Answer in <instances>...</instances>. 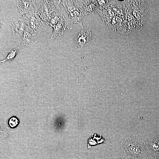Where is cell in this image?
Segmentation results:
<instances>
[{
    "instance_id": "7",
    "label": "cell",
    "mask_w": 159,
    "mask_h": 159,
    "mask_svg": "<svg viewBox=\"0 0 159 159\" xmlns=\"http://www.w3.org/2000/svg\"><path fill=\"white\" fill-rule=\"evenodd\" d=\"M77 6L84 16L96 11L97 1H76Z\"/></svg>"
},
{
    "instance_id": "6",
    "label": "cell",
    "mask_w": 159,
    "mask_h": 159,
    "mask_svg": "<svg viewBox=\"0 0 159 159\" xmlns=\"http://www.w3.org/2000/svg\"><path fill=\"white\" fill-rule=\"evenodd\" d=\"M145 147L147 156H159V136H154L145 141Z\"/></svg>"
},
{
    "instance_id": "2",
    "label": "cell",
    "mask_w": 159,
    "mask_h": 159,
    "mask_svg": "<svg viewBox=\"0 0 159 159\" xmlns=\"http://www.w3.org/2000/svg\"><path fill=\"white\" fill-rule=\"evenodd\" d=\"M60 2L69 15L68 29H71L73 26L78 25L82 27V24L84 16L78 8L76 1L63 0L61 1Z\"/></svg>"
},
{
    "instance_id": "1",
    "label": "cell",
    "mask_w": 159,
    "mask_h": 159,
    "mask_svg": "<svg viewBox=\"0 0 159 159\" xmlns=\"http://www.w3.org/2000/svg\"><path fill=\"white\" fill-rule=\"evenodd\" d=\"M123 153L137 159H146L145 141L136 134L130 135L123 139L120 143Z\"/></svg>"
},
{
    "instance_id": "10",
    "label": "cell",
    "mask_w": 159,
    "mask_h": 159,
    "mask_svg": "<svg viewBox=\"0 0 159 159\" xmlns=\"http://www.w3.org/2000/svg\"><path fill=\"white\" fill-rule=\"evenodd\" d=\"M118 158V159H137L127 155L123 153L119 155Z\"/></svg>"
},
{
    "instance_id": "11",
    "label": "cell",
    "mask_w": 159,
    "mask_h": 159,
    "mask_svg": "<svg viewBox=\"0 0 159 159\" xmlns=\"http://www.w3.org/2000/svg\"><path fill=\"white\" fill-rule=\"evenodd\" d=\"M146 159H159V156L150 157L147 156V158Z\"/></svg>"
},
{
    "instance_id": "4",
    "label": "cell",
    "mask_w": 159,
    "mask_h": 159,
    "mask_svg": "<svg viewBox=\"0 0 159 159\" xmlns=\"http://www.w3.org/2000/svg\"><path fill=\"white\" fill-rule=\"evenodd\" d=\"M34 0L17 1V5L20 13L26 18H29L34 14L36 8Z\"/></svg>"
},
{
    "instance_id": "9",
    "label": "cell",
    "mask_w": 159,
    "mask_h": 159,
    "mask_svg": "<svg viewBox=\"0 0 159 159\" xmlns=\"http://www.w3.org/2000/svg\"><path fill=\"white\" fill-rule=\"evenodd\" d=\"M19 123V120L15 116L11 117L9 118L8 121L9 126L12 128L16 127Z\"/></svg>"
},
{
    "instance_id": "5",
    "label": "cell",
    "mask_w": 159,
    "mask_h": 159,
    "mask_svg": "<svg viewBox=\"0 0 159 159\" xmlns=\"http://www.w3.org/2000/svg\"><path fill=\"white\" fill-rule=\"evenodd\" d=\"M91 38L90 29L82 27L81 31L74 37V43L79 47L82 48L90 42Z\"/></svg>"
},
{
    "instance_id": "8",
    "label": "cell",
    "mask_w": 159,
    "mask_h": 159,
    "mask_svg": "<svg viewBox=\"0 0 159 159\" xmlns=\"http://www.w3.org/2000/svg\"><path fill=\"white\" fill-rule=\"evenodd\" d=\"M19 49V47H18L16 48L10 49L9 50L8 54L5 59L1 61V63H4L6 61H11L13 59L17 54Z\"/></svg>"
},
{
    "instance_id": "3",
    "label": "cell",
    "mask_w": 159,
    "mask_h": 159,
    "mask_svg": "<svg viewBox=\"0 0 159 159\" xmlns=\"http://www.w3.org/2000/svg\"><path fill=\"white\" fill-rule=\"evenodd\" d=\"M12 40L16 42L21 43L24 32L26 20L22 19L14 18L12 21Z\"/></svg>"
}]
</instances>
